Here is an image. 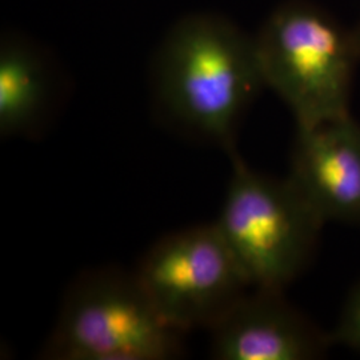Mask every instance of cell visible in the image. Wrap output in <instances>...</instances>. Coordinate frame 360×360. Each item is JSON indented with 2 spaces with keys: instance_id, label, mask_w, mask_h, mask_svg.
I'll return each mask as SVG.
<instances>
[{
  "instance_id": "cell-1",
  "label": "cell",
  "mask_w": 360,
  "mask_h": 360,
  "mask_svg": "<svg viewBox=\"0 0 360 360\" xmlns=\"http://www.w3.org/2000/svg\"><path fill=\"white\" fill-rule=\"evenodd\" d=\"M153 79L168 120L232 154L239 123L264 87L254 37L215 13L186 15L171 26Z\"/></svg>"
},
{
  "instance_id": "cell-2",
  "label": "cell",
  "mask_w": 360,
  "mask_h": 360,
  "mask_svg": "<svg viewBox=\"0 0 360 360\" xmlns=\"http://www.w3.org/2000/svg\"><path fill=\"white\" fill-rule=\"evenodd\" d=\"M264 87L307 127L349 115L355 65L354 31L304 0L276 7L254 37Z\"/></svg>"
},
{
  "instance_id": "cell-3",
  "label": "cell",
  "mask_w": 360,
  "mask_h": 360,
  "mask_svg": "<svg viewBox=\"0 0 360 360\" xmlns=\"http://www.w3.org/2000/svg\"><path fill=\"white\" fill-rule=\"evenodd\" d=\"M215 226L251 287L284 291L306 270L324 220L288 178L257 172L233 153Z\"/></svg>"
},
{
  "instance_id": "cell-4",
  "label": "cell",
  "mask_w": 360,
  "mask_h": 360,
  "mask_svg": "<svg viewBox=\"0 0 360 360\" xmlns=\"http://www.w3.org/2000/svg\"><path fill=\"white\" fill-rule=\"evenodd\" d=\"M135 272L91 271L67 292L41 355L55 360H166L181 352Z\"/></svg>"
},
{
  "instance_id": "cell-5",
  "label": "cell",
  "mask_w": 360,
  "mask_h": 360,
  "mask_svg": "<svg viewBox=\"0 0 360 360\" xmlns=\"http://www.w3.org/2000/svg\"><path fill=\"white\" fill-rule=\"evenodd\" d=\"M135 275L162 321L180 334L210 331L252 288L215 223L165 236Z\"/></svg>"
},
{
  "instance_id": "cell-6",
  "label": "cell",
  "mask_w": 360,
  "mask_h": 360,
  "mask_svg": "<svg viewBox=\"0 0 360 360\" xmlns=\"http://www.w3.org/2000/svg\"><path fill=\"white\" fill-rule=\"evenodd\" d=\"M218 360H309L326 354L330 334L284 299V291L250 288L211 330Z\"/></svg>"
},
{
  "instance_id": "cell-7",
  "label": "cell",
  "mask_w": 360,
  "mask_h": 360,
  "mask_svg": "<svg viewBox=\"0 0 360 360\" xmlns=\"http://www.w3.org/2000/svg\"><path fill=\"white\" fill-rule=\"evenodd\" d=\"M288 180L326 221H360V124L351 115L296 127Z\"/></svg>"
},
{
  "instance_id": "cell-8",
  "label": "cell",
  "mask_w": 360,
  "mask_h": 360,
  "mask_svg": "<svg viewBox=\"0 0 360 360\" xmlns=\"http://www.w3.org/2000/svg\"><path fill=\"white\" fill-rule=\"evenodd\" d=\"M50 95V75L35 49L7 38L0 47V134H27L44 114Z\"/></svg>"
},
{
  "instance_id": "cell-9",
  "label": "cell",
  "mask_w": 360,
  "mask_h": 360,
  "mask_svg": "<svg viewBox=\"0 0 360 360\" xmlns=\"http://www.w3.org/2000/svg\"><path fill=\"white\" fill-rule=\"evenodd\" d=\"M330 336L333 345L360 351V282L348 294Z\"/></svg>"
},
{
  "instance_id": "cell-10",
  "label": "cell",
  "mask_w": 360,
  "mask_h": 360,
  "mask_svg": "<svg viewBox=\"0 0 360 360\" xmlns=\"http://www.w3.org/2000/svg\"><path fill=\"white\" fill-rule=\"evenodd\" d=\"M352 31H354V35H355V40H356V46H358V51H359L360 56V22L358 27L355 30H352Z\"/></svg>"
}]
</instances>
